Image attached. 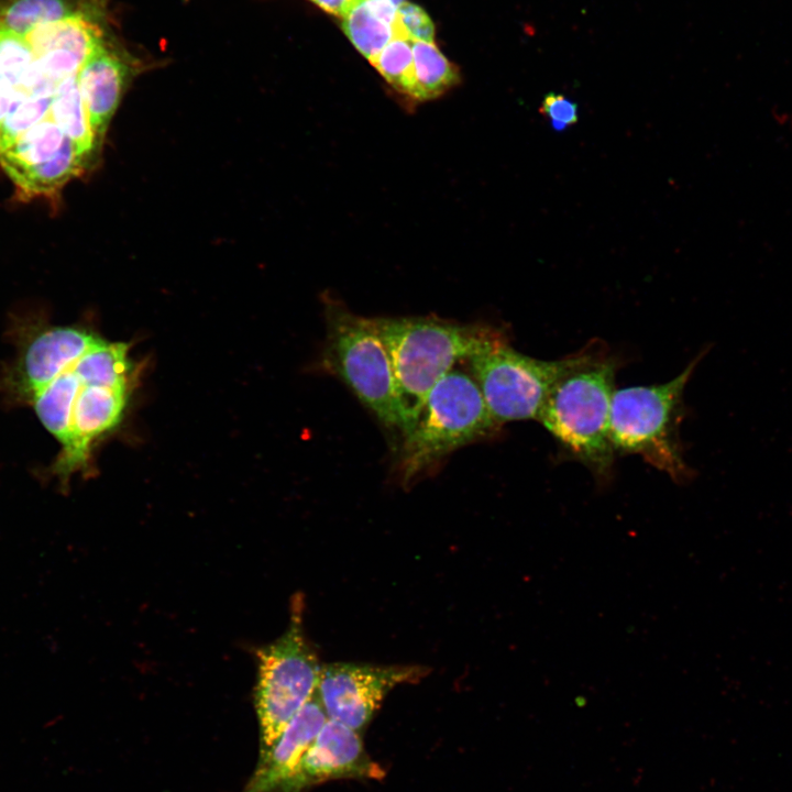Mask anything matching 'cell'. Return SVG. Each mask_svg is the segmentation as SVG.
<instances>
[{
	"label": "cell",
	"instance_id": "obj_24",
	"mask_svg": "<svg viewBox=\"0 0 792 792\" xmlns=\"http://www.w3.org/2000/svg\"><path fill=\"white\" fill-rule=\"evenodd\" d=\"M52 98L20 97L0 125V153L48 117Z\"/></svg>",
	"mask_w": 792,
	"mask_h": 792
},
{
	"label": "cell",
	"instance_id": "obj_4",
	"mask_svg": "<svg viewBox=\"0 0 792 792\" xmlns=\"http://www.w3.org/2000/svg\"><path fill=\"white\" fill-rule=\"evenodd\" d=\"M501 426L473 377L451 370L430 391L405 435L398 465L402 483L407 485L454 450L494 436Z\"/></svg>",
	"mask_w": 792,
	"mask_h": 792
},
{
	"label": "cell",
	"instance_id": "obj_7",
	"mask_svg": "<svg viewBox=\"0 0 792 792\" xmlns=\"http://www.w3.org/2000/svg\"><path fill=\"white\" fill-rule=\"evenodd\" d=\"M582 354L583 349L559 360L535 359L515 350L494 328L466 362L491 414L503 425L536 420L553 384Z\"/></svg>",
	"mask_w": 792,
	"mask_h": 792
},
{
	"label": "cell",
	"instance_id": "obj_17",
	"mask_svg": "<svg viewBox=\"0 0 792 792\" xmlns=\"http://www.w3.org/2000/svg\"><path fill=\"white\" fill-rule=\"evenodd\" d=\"M0 75L28 96L52 98L57 88L38 68L25 37L0 28Z\"/></svg>",
	"mask_w": 792,
	"mask_h": 792
},
{
	"label": "cell",
	"instance_id": "obj_16",
	"mask_svg": "<svg viewBox=\"0 0 792 792\" xmlns=\"http://www.w3.org/2000/svg\"><path fill=\"white\" fill-rule=\"evenodd\" d=\"M48 117L68 138L87 168L100 152L92 134L88 116L74 75L57 85L52 97Z\"/></svg>",
	"mask_w": 792,
	"mask_h": 792
},
{
	"label": "cell",
	"instance_id": "obj_19",
	"mask_svg": "<svg viewBox=\"0 0 792 792\" xmlns=\"http://www.w3.org/2000/svg\"><path fill=\"white\" fill-rule=\"evenodd\" d=\"M65 138L58 125L47 117L0 153V166L13 179L55 155Z\"/></svg>",
	"mask_w": 792,
	"mask_h": 792
},
{
	"label": "cell",
	"instance_id": "obj_12",
	"mask_svg": "<svg viewBox=\"0 0 792 792\" xmlns=\"http://www.w3.org/2000/svg\"><path fill=\"white\" fill-rule=\"evenodd\" d=\"M140 70L139 59L105 40L77 73L78 88L100 151L125 90Z\"/></svg>",
	"mask_w": 792,
	"mask_h": 792
},
{
	"label": "cell",
	"instance_id": "obj_25",
	"mask_svg": "<svg viewBox=\"0 0 792 792\" xmlns=\"http://www.w3.org/2000/svg\"><path fill=\"white\" fill-rule=\"evenodd\" d=\"M539 112L556 132H563L579 121L578 103L558 92H549L543 97Z\"/></svg>",
	"mask_w": 792,
	"mask_h": 792
},
{
	"label": "cell",
	"instance_id": "obj_18",
	"mask_svg": "<svg viewBox=\"0 0 792 792\" xmlns=\"http://www.w3.org/2000/svg\"><path fill=\"white\" fill-rule=\"evenodd\" d=\"M86 169L68 138L47 161L14 177L12 183L24 199L57 196L62 188Z\"/></svg>",
	"mask_w": 792,
	"mask_h": 792
},
{
	"label": "cell",
	"instance_id": "obj_23",
	"mask_svg": "<svg viewBox=\"0 0 792 792\" xmlns=\"http://www.w3.org/2000/svg\"><path fill=\"white\" fill-rule=\"evenodd\" d=\"M372 65L398 95L406 108L417 107L414 55L409 37H394Z\"/></svg>",
	"mask_w": 792,
	"mask_h": 792
},
{
	"label": "cell",
	"instance_id": "obj_10",
	"mask_svg": "<svg viewBox=\"0 0 792 792\" xmlns=\"http://www.w3.org/2000/svg\"><path fill=\"white\" fill-rule=\"evenodd\" d=\"M79 380L68 438L53 466V473L61 481L88 468L94 443L119 424L131 394L130 387L90 384Z\"/></svg>",
	"mask_w": 792,
	"mask_h": 792
},
{
	"label": "cell",
	"instance_id": "obj_13",
	"mask_svg": "<svg viewBox=\"0 0 792 792\" xmlns=\"http://www.w3.org/2000/svg\"><path fill=\"white\" fill-rule=\"evenodd\" d=\"M105 22L69 18L42 24L25 35L41 72L52 81L77 75L90 54L106 40Z\"/></svg>",
	"mask_w": 792,
	"mask_h": 792
},
{
	"label": "cell",
	"instance_id": "obj_22",
	"mask_svg": "<svg viewBox=\"0 0 792 792\" xmlns=\"http://www.w3.org/2000/svg\"><path fill=\"white\" fill-rule=\"evenodd\" d=\"M341 26L350 42L371 64L394 37H409L403 26H394L382 19L365 0H359L342 18Z\"/></svg>",
	"mask_w": 792,
	"mask_h": 792
},
{
	"label": "cell",
	"instance_id": "obj_6",
	"mask_svg": "<svg viewBox=\"0 0 792 792\" xmlns=\"http://www.w3.org/2000/svg\"><path fill=\"white\" fill-rule=\"evenodd\" d=\"M302 610V598L295 597L287 630L256 651L255 708L262 749L278 738L318 686L322 664L305 636Z\"/></svg>",
	"mask_w": 792,
	"mask_h": 792
},
{
	"label": "cell",
	"instance_id": "obj_15",
	"mask_svg": "<svg viewBox=\"0 0 792 792\" xmlns=\"http://www.w3.org/2000/svg\"><path fill=\"white\" fill-rule=\"evenodd\" d=\"M103 0H0V28L25 35L38 25L69 18L105 22Z\"/></svg>",
	"mask_w": 792,
	"mask_h": 792
},
{
	"label": "cell",
	"instance_id": "obj_5",
	"mask_svg": "<svg viewBox=\"0 0 792 792\" xmlns=\"http://www.w3.org/2000/svg\"><path fill=\"white\" fill-rule=\"evenodd\" d=\"M324 314L326 369L339 376L381 422L405 435L408 422L374 318L359 316L329 296L324 298Z\"/></svg>",
	"mask_w": 792,
	"mask_h": 792
},
{
	"label": "cell",
	"instance_id": "obj_8",
	"mask_svg": "<svg viewBox=\"0 0 792 792\" xmlns=\"http://www.w3.org/2000/svg\"><path fill=\"white\" fill-rule=\"evenodd\" d=\"M421 666H375L356 662L322 664L317 693L328 719L363 732L395 686L428 674Z\"/></svg>",
	"mask_w": 792,
	"mask_h": 792
},
{
	"label": "cell",
	"instance_id": "obj_1",
	"mask_svg": "<svg viewBox=\"0 0 792 792\" xmlns=\"http://www.w3.org/2000/svg\"><path fill=\"white\" fill-rule=\"evenodd\" d=\"M619 362L598 341L585 345L580 361L553 384L536 419L600 486L609 483L616 457L609 414Z\"/></svg>",
	"mask_w": 792,
	"mask_h": 792
},
{
	"label": "cell",
	"instance_id": "obj_28",
	"mask_svg": "<svg viewBox=\"0 0 792 792\" xmlns=\"http://www.w3.org/2000/svg\"><path fill=\"white\" fill-rule=\"evenodd\" d=\"M332 15L343 18L359 0H308Z\"/></svg>",
	"mask_w": 792,
	"mask_h": 792
},
{
	"label": "cell",
	"instance_id": "obj_9",
	"mask_svg": "<svg viewBox=\"0 0 792 792\" xmlns=\"http://www.w3.org/2000/svg\"><path fill=\"white\" fill-rule=\"evenodd\" d=\"M381 768L365 752L361 733L328 719L292 774L275 792H301L333 779H380Z\"/></svg>",
	"mask_w": 792,
	"mask_h": 792
},
{
	"label": "cell",
	"instance_id": "obj_20",
	"mask_svg": "<svg viewBox=\"0 0 792 792\" xmlns=\"http://www.w3.org/2000/svg\"><path fill=\"white\" fill-rule=\"evenodd\" d=\"M79 386L80 380L73 365L30 400L42 425L62 446L68 438L72 408Z\"/></svg>",
	"mask_w": 792,
	"mask_h": 792
},
{
	"label": "cell",
	"instance_id": "obj_27",
	"mask_svg": "<svg viewBox=\"0 0 792 792\" xmlns=\"http://www.w3.org/2000/svg\"><path fill=\"white\" fill-rule=\"evenodd\" d=\"M0 75V125L10 112L15 101L24 96ZM28 96V95H26Z\"/></svg>",
	"mask_w": 792,
	"mask_h": 792
},
{
	"label": "cell",
	"instance_id": "obj_2",
	"mask_svg": "<svg viewBox=\"0 0 792 792\" xmlns=\"http://www.w3.org/2000/svg\"><path fill=\"white\" fill-rule=\"evenodd\" d=\"M374 320L389 356L408 422L407 432L433 386L458 361H466L474 354L494 329L435 317H387Z\"/></svg>",
	"mask_w": 792,
	"mask_h": 792
},
{
	"label": "cell",
	"instance_id": "obj_14",
	"mask_svg": "<svg viewBox=\"0 0 792 792\" xmlns=\"http://www.w3.org/2000/svg\"><path fill=\"white\" fill-rule=\"evenodd\" d=\"M327 721L316 690L278 738L262 749L257 768L242 792H275L295 770Z\"/></svg>",
	"mask_w": 792,
	"mask_h": 792
},
{
	"label": "cell",
	"instance_id": "obj_3",
	"mask_svg": "<svg viewBox=\"0 0 792 792\" xmlns=\"http://www.w3.org/2000/svg\"><path fill=\"white\" fill-rule=\"evenodd\" d=\"M707 351H701L669 382L615 389L609 414L615 453L640 455L678 484L694 477L684 459L680 426L685 414V386Z\"/></svg>",
	"mask_w": 792,
	"mask_h": 792
},
{
	"label": "cell",
	"instance_id": "obj_26",
	"mask_svg": "<svg viewBox=\"0 0 792 792\" xmlns=\"http://www.w3.org/2000/svg\"><path fill=\"white\" fill-rule=\"evenodd\" d=\"M398 18L409 38L433 42L435 24L422 8L406 1L398 8Z\"/></svg>",
	"mask_w": 792,
	"mask_h": 792
},
{
	"label": "cell",
	"instance_id": "obj_29",
	"mask_svg": "<svg viewBox=\"0 0 792 792\" xmlns=\"http://www.w3.org/2000/svg\"><path fill=\"white\" fill-rule=\"evenodd\" d=\"M395 7L399 8L406 0H389Z\"/></svg>",
	"mask_w": 792,
	"mask_h": 792
},
{
	"label": "cell",
	"instance_id": "obj_11",
	"mask_svg": "<svg viewBox=\"0 0 792 792\" xmlns=\"http://www.w3.org/2000/svg\"><path fill=\"white\" fill-rule=\"evenodd\" d=\"M101 340L78 327L53 326L38 330L22 345L9 378L11 388L30 402Z\"/></svg>",
	"mask_w": 792,
	"mask_h": 792
},
{
	"label": "cell",
	"instance_id": "obj_21",
	"mask_svg": "<svg viewBox=\"0 0 792 792\" xmlns=\"http://www.w3.org/2000/svg\"><path fill=\"white\" fill-rule=\"evenodd\" d=\"M417 105L442 97L459 85V68L431 42L411 40Z\"/></svg>",
	"mask_w": 792,
	"mask_h": 792
}]
</instances>
